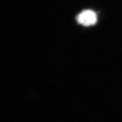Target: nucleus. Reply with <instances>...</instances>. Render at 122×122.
<instances>
[{
  "mask_svg": "<svg viewBox=\"0 0 122 122\" xmlns=\"http://www.w3.org/2000/svg\"><path fill=\"white\" fill-rule=\"evenodd\" d=\"M77 22L84 26H91L96 23L97 16L95 12L90 10L83 11L79 14L76 18Z\"/></svg>",
  "mask_w": 122,
  "mask_h": 122,
  "instance_id": "nucleus-1",
  "label": "nucleus"
}]
</instances>
